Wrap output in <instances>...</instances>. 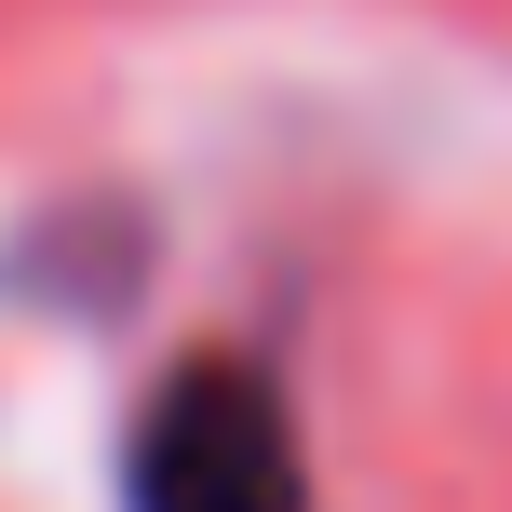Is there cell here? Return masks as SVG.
Returning <instances> with one entry per match:
<instances>
[{"instance_id":"obj_1","label":"cell","mask_w":512,"mask_h":512,"mask_svg":"<svg viewBox=\"0 0 512 512\" xmlns=\"http://www.w3.org/2000/svg\"><path fill=\"white\" fill-rule=\"evenodd\" d=\"M135 512H310V459H297L283 391L230 351L176 364L135 418Z\"/></svg>"}]
</instances>
